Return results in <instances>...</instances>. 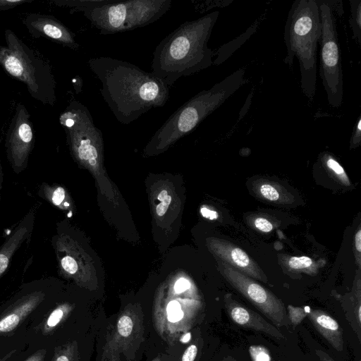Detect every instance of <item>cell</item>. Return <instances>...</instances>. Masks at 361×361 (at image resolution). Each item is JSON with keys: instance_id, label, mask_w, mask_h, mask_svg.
Segmentation results:
<instances>
[{"instance_id": "obj_45", "label": "cell", "mask_w": 361, "mask_h": 361, "mask_svg": "<svg viewBox=\"0 0 361 361\" xmlns=\"http://www.w3.org/2000/svg\"><path fill=\"white\" fill-rule=\"evenodd\" d=\"M153 361H161V360L159 359H158V358H156Z\"/></svg>"}, {"instance_id": "obj_32", "label": "cell", "mask_w": 361, "mask_h": 361, "mask_svg": "<svg viewBox=\"0 0 361 361\" xmlns=\"http://www.w3.org/2000/svg\"><path fill=\"white\" fill-rule=\"evenodd\" d=\"M32 1V0H0V11L10 10L23 4Z\"/></svg>"}, {"instance_id": "obj_40", "label": "cell", "mask_w": 361, "mask_h": 361, "mask_svg": "<svg viewBox=\"0 0 361 361\" xmlns=\"http://www.w3.org/2000/svg\"><path fill=\"white\" fill-rule=\"evenodd\" d=\"M120 354L119 353H112L106 361H120Z\"/></svg>"}, {"instance_id": "obj_38", "label": "cell", "mask_w": 361, "mask_h": 361, "mask_svg": "<svg viewBox=\"0 0 361 361\" xmlns=\"http://www.w3.org/2000/svg\"><path fill=\"white\" fill-rule=\"evenodd\" d=\"M168 207H169V204L161 202L156 207L157 214L159 216H163L166 213V210L168 209Z\"/></svg>"}, {"instance_id": "obj_10", "label": "cell", "mask_w": 361, "mask_h": 361, "mask_svg": "<svg viewBox=\"0 0 361 361\" xmlns=\"http://www.w3.org/2000/svg\"><path fill=\"white\" fill-rule=\"evenodd\" d=\"M34 145L35 133L30 114L23 104L18 103L5 140L7 159L16 173L26 169Z\"/></svg>"}, {"instance_id": "obj_9", "label": "cell", "mask_w": 361, "mask_h": 361, "mask_svg": "<svg viewBox=\"0 0 361 361\" xmlns=\"http://www.w3.org/2000/svg\"><path fill=\"white\" fill-rule=\"evenodd\" d=\"M220 268L228 283L275 325L281 327L288 324L284 305L272 292L224 262H220Z\"/></svg>"}, {"instance_id": "obj_31", "label": "cell", "mask_w": 361, "mask_h": 361, "mask_svg": "<svg viewBox=\"0 0 361 361\" xmlns=\"http://www.w3.org/2000/svg\"><path fill=\"white\" fill-rule=\"evenodd\" d=\"M288 310L289 318L295 325L298 324L306 315L305 311L301 308L293 307L289 305Z\"/></svg>"}, {"instance_id": "obj_21", "label": "cell", "mask_w": 361, "mask_h": 361, "mask_svg": "<svg viewBox=\"0 0 361 361\" xmlns=\"http://www.w3.org/2000/svg\"><path fill=\"white\" fill-rule=\"evenodd\" d=\"M320 163L325 170L341 184L350 186V181L340 163L331 153L326 152L321 154Z\"/></svg>"}, {"instance_id": "obj_13", "label": "cell", "mask_w": 361, "mask_h": 361, "mask_svg": "<svg viewBox=\"0 0 361 361\" xmlns=\"http://www.w3.org/2000/svg\"><path fill=\"white\" fill-rule=\"evenodd\" d=\"M45 294L35 290L23 295L0 312V336L13 332L43 302Z\"/></svg>"}, {"instance_id": "obj_41", "label": "cell", "mask_w": 361, "mask_h": 361, "mask_svg": "<svg viewBox=\"0 0 361 361\" xmlns=\"http://www.w3.org/2000/svg\"><path fill=\"white\" fill-rule=\"evenodd\" d=\"M168 195L167 191L164 190L160 192V193L158 195V200L160 201H163L164 198Z\"/></svg>"}, {"instance_id": "obj_36", "label": "cell", "mask_w": 361, "mask_h": 361, "mask_svg": "<svg viewBox=\"0 0 361 361\" xmlns=\"http://www.w3.org/2000/svg\"><path fill=\"white\" fill-rule=\"evenodd\" d=\"M355 247L358 254L361 252V230L359 228L355 235Z\"/></svg>"}, {"instance_id": "obj_30", "label": "cell", "mask_w": 361, "mask_h": 361, "mask_svg": "<svg viewBox=\"0 0 361 361\" xmlns=\"http://www.w3.org/2000/svg\"><path fill=\"white\" fill-rule=\"evenodd\" d=\"M61 268L68 274H74L77 272L78 267L76 261L69 255L63 257L60 260Z\"/></svg>"}, {"instance_id": "obj_42", "label": "cell", "mask_w": 361, "mask_h": 361, "mask_svg": "<svg viewBox=\"0 0 361 361\" xmlns=\"http://www.w3.org/2000/svg\"><path fill=\"white\" fill-rule=\"evenodd\" d=\"M15 353V350H12L7 354H6L4 357H0V361H7Z\"/></svg>"}, {"instance_id": "obj_29", "label": "cell", "mask_w": 361, "mask_h": 361, "mask_svg": "<svg viewBox=\"0 0 361 361\" xmlns=\"http://www.w3.org/2000/svg\"><path fill=\"white\" fill-rule=\"evenodd\" d=\"M361 142V116H358L357 122L355 123L351 137L350 139V146L351 148H355L360 146Z\"/></svg>"}, {"instance_id": "obj_17", "label": "cell", "mask_w": 361, "mask_h": 361, "mask_svg": "<svg viewBox=\"0 0 361 361\" xmlns=\"http://www.w3.org/2000/svg\"><path fill=\"white\" fill-rule=\"evenodd\" d=\"M307 317L315 329L336 350H343L342 329L334 318L319 310H311L308 312Z\"/></svg>"}, {"instance_id": "obj_22", "label": "cell", "mask_w": 361, "mask_h": 361, "mask_svg": "<svg viewBox=\"0 0 361 361\" xmlns=\"http://www.w3.org/2000/svg\"><path fill=\"white\" fill-rule=\"evenodd\" d=\"M71 311L68 305H60L53 309L40 324L39 329L44 334L51 333L66 317Z\"/></svg>"}, {"instance_id": "obj_39", "label": "cell", "mask_w": 361, "mask_h": 361, "mask_svg": "<svg viewBox=\"0 0 361 361\" xmlns=\"http://www.w3.org/2000/svg\"><path fill=\"white\" fill-rule=\"evenodd\" d=\"M316 354L319 357L321 361H335L328 354L321 350H317Z\"/></svg>"}, {"instance_id": "obj_37", "label": "cell", "mask_w": 361, "mask_h": 361, "mask_svg": "<svg viewBox=\"0 0 361 361\" xmlns=\"http://www.w3.org/2000/svg\"><path fill=\"white\" fill-rule=\"evenodd\" d=\"M201 213L204 217L209 218L211 219H216L217 217V214L215 212L211 211L205 207L201 209Z\"/></svg>"}, {"instance_id": "obj_8", "label": "cell", "mask_w": 361, "mask_h": 361, "mask_svg": "<svg viewBox=\"0 0 361 361\" xmlns=\"http://www.w3.org/2000/svg\"><path fill=\"white\" fill-rule=\"evenodd\" d=\"M59 123L74 155L80 161L95 166L103 145V137L87 107L77 100L71 101L61 113Z\"/></svg>"}, {"instance_id": "obj_3", "label": "cell", "mask_w": 361, "mask_h": 361, "mask_svg": "<svg viewBox=\"0 0 361 361\" xmlns=\"http://www.w3.org/2000/svg\"><path fill=\"white\" fill-rule=\"evenodd\" d=\"M321 21L317 0H296L288 13L283 39L286 47L284 63L292 68L297 58L303 94L312 100L317 90V49Z\"/></svg>"}, {"instance_id": "obj_28", "label": "cell", "mask_w": 361, "mask_h": 361, "mask_svg": "<svg viewBox=\"0 0 361 361\" xmlns=\"http://www.w3.org/2000/svg\"><path fill=\"white\" fill-rule=\"evenodd\" d=\"M250 353L252 361H271V358L267 348L259 346L252 345L250 348Z\"/></svg>"}, {"instance_id": "obj_11", "label": "cell", "mask_w": 361, "mask_h": 361, "mask_svg": "<svg viewBox=\"0 0 361 361\" xmlns=\"http://www.w3.org/2000/svg\"><path fill=\"white\" fill-rule=\"evenodd\" d=\"M143 314L128 309L121 313L114 329L107 335L102 360L106 361L112 353H126L136 347L143 338Z\"/></svg>"}, {"instance_id": "obj_35", "label": "cell", "mask_w": 361, "mask_h": 361, "mask_svg": "<svg viewBox=\"0 0 361 361\" xmlns=\"http://www.w3.org/2000/svg\"><path fill=\"white\" fill-rule=\"evenodd\" d=\"M46 353L45 349L38 350L24 361H44Z\"/></svg>"}, {"instance_id": "obj_24", "label": "cell", "mask_w": 361, "mask_h": 361, "mask_svg": "<svg viewBox=\"0 0 361 361\" xmlns=\"http://www.w3.org/2000/svg\"><path fill=\"white\" fill-rule=\"evenodd\" d=\"M42 190L44 197L55 206L65 208L70 206V204L65 201L66 192L62 187H50L48 184H43Z\"/></svg>"}, {"instance_id": "obj_19", "label": "cell", "mask_w": 361, "mask_h": 361, "mask_svg": "<svg viewBox=\"0 0 361 361\" xmlns=\"http://www.w3.org/2000/svg\"><path fill=\"white\" fill-rule=\"evenodd\" d=\"M279 259L283 267L290 272H303L309 275H316L318 273V262L309 257L279 255Z\"/></svg>"}, {"instance_id": "obj_26", "label": "cell", "mask_w": 361, "mask_h": 361, "mask_svg": "<svg viewBox=\"0 0 361 361\" xmlns=\"http://www.w3.org/2000/svg\"><path fill=\"white\" fill-rule=\"evenodd\" d=\"M167 320L171 323L180 322L183 319L184 312L177 300L170 301L166 306Z\"/></svg>"}, {"instance_id": "obj_6", "label": "cell", "mask_w": 361, "mask_h": 361, "mask_svg": "<svg viewBox=\"0 0 361 361\" xmlns=\"http://www.w3.org/2000/svg\"><path fill=\"white\" fill-rule=\"evenodd\" d=\"M171 0H99L79 9L101 35L123 32L154 23L171 6Z\"/></svg>"}, {"instance_id": "obj_20", "label": "cell", "mask_w": 361, "mask_h": 361, "mask_svg": "<svg viewBox=\"0 0 361 361\" xmlns=\"http://www.w3.org/2000/svg\"><path fill=\"white\" fill-rule=\"evenodd\" d=\"M258 23L252 25L244 33L233 40L221 46L214 54L216 57L213 61L214 65H220L227 60L256 31Z\"/></svg>"}, {"instance_id": "obj_34", "label": "cell", "mask_w": 361, "mask_h": 361, "mask_svg": "<svg viewBox=\"0 0 361 361\" xmlns=\"http://www.w3.org/2000/svg\"><path fill=\"white\" fill-rule=\"evenodd\" d=\"M190 287V282L185 279H178L174 285V290L176 293L180 294L188 290Z\"/></svg>"}, {"instance_id": "obj_12", "label": "cell", "mask_w": 361, "mask_h": 361, "mask_svg": "<svg viewBox=\"0 0 361 361\" xmlns=\"http://www.w3.org/2000/svg\"><path fill=\"white\" fill-rule=\"evenodd\" d=\"M23 23L34 38L44 37L74 50L80 47L75 34L53 16L31 13L25 18Z\"/></svg>"}, {"instance_id": "obj_16", "label": "cell", "mask_w": 361, "mask_h": 361, "mask_svg": "<svg viewBox=\"0 0 361 361\" xmlns=\"http://www.w3.org/2000/svg\"><path fill=\"white\" fill-rule=\"evenodd\" d=\"M34 221L33 212H30L20 222L13 233L0 247V277L7 269L10 261L19 247L31 233Z\"/></svg>"}, {"instance_id": "obj_43", "label": "cell", "mask_w": 361, "mask_h": 361, "mask_svg": "<svg viewBox=\"0 0 361 361\" xmlns=\"http://www.w3.org/2000/svg\"><path fill=\"white\" fill-rule=\"evenodd\" d=\"M2 183H3V171H2V167L0 162V200H1V191L2 188Z\"/></svg>"}, {"instance_id": "obj_7", "label": "cell", "mask_w": 361, "mask_h": 361, "mask_svg": "<svg viewBox=\"0 0 361 361\" xmlns=\"http://www.w3.org/2000/svg\"><path fill=\"white\" fill-rule=\"evenodd\" d=\"M317 2L321 21L319 76L329 104L339 108L343 97V75L334 5L329 0Z\"/></svg>"}, {"instance_id": "obj_27", "label": "cell", "mask_w": 361, "mask_h": 361, "mask_svg": "<svg viewBox=\"0 0 361 361\" xmlns=\"http://www.w3.org/2000/svg\"><path fill=\"white\" fill-rule=\"evenodd\" d=\"M249 223L253 228L262 233H269L274 227L271 221L261 216L251 217Z\"/></svg>"}, {"instance_id": "obj_46", "label": "cell", "mask_w": 361, "mask_h": 361, "mask_svg": "<svg viewBox=\"0 0 361 361\" xmlns=\"http://www.w3.org/2000/svg\"><path fill=\"white\" fill-rule=\"evenodd\" d=\"M271 361H274V360H271Z\"/></svg>"}, {"instance_id": "obj_14", "label": "cell", "mask_w": 361, "mask_h": 361, "mask_svg": "<svg viewBox=\"0 0 361 361\" xmlns=\"http://www.w3.org/2000/svg\"><path fill=\"white\" fill-rule=\"evenodd\" d=\"M213 247L224 262L252 279L267 282V277L261 267L238 245L226 240L216 239Z\"/></svg>"}, {"instance_id": "obj_1", "label": "cell", "mask_w": 361, "mask_h": 361, "mask_svg": "<svg viewBox=\"0 0 361 361\" xmlns=\"http://www.w3.org/2000/svg\"><path fill=\"white\" fill-rule=\"evenodd\" d=\"M87 63L102 83V97L122 124H130L152 108L164 106L169 98V87L164 82L128 61L98 56Z\"/></svg>"}, {"instance_id": "obj_18", "label": "cell", "mask_w": 361, "mask_h": 361, "mask_svg": "<svg viewBox=\"0 0 361 361\" xmlns=\"http://www.w3.org/2000/svg\"><path fill=\"white\" fill-rule=\"evenodd\" d=\"M252 190L259 198L269 202L288 204L294 200L293 197L280 184L266 179L253 181Z\"/></svg>"}, {"instance_id": "obj_25", "label": "cell", "mask_w": 361, "mask_h": 361, "mask_svg": "<svg viewBox=\"0 0 361 361\" xmlns=\"http://www.w3.org/2000/svg\"><path fill=\"white\" fill-rule=\"evenodd\" d=\"M76 345L70 343L55 350L52 361H75L76 358Z\"/></svg>"}, {"instance_id": "obj_44", "label": "cell", "mask_w": 361, "mask_h": 361, "mask_svg": "<svg viewBox=\"0 0 361 361\" xmlns=\"http://www.w3.org/2000/svg\"><path fill=\"white\" fill-rule=\"evenodd\" d=\"M162 202L169 205L171 202V197L170 195H167Z\"/></svg>"}, {"instance_id": "obj_4", "label": "cell", "mask_w": 361, "mask_h": 361, "mask_svg": "<svg viewBox=\"0 0 361 361\" xmlns=\"http://www.w3.org/2000/svg\"><path fill=\"white\" fill-rule=\"evenodd\" d=\"M245 82V70L239 68L209 90L193 96L173 112L155 132L149 142V149H163L191 133Z\"/></svg>"}, {"instance_id": "obj_2", "label": "cell", "mask_w": 361, "mask_h": 361, "mask_svg": "<svg viewBox=\"0 0 361 361\" xmlns=\"http://www.w3.org/2000/svg\"><path fill=\"white\" fill-rule=\"evenodd\" d=\"M219 11L182 23L164 37L153 52L152 73L169 87L213 64V51L208 42Z\"/></svg>"}, {"instance_id": "obj_23", "label": "cell", "mask_w": 361, "mask_h": 361, "mask_svg": "<svg viewBox=\"0 0 361 361\" xmlns=\"http://www.w3.org/2000/svg\"><path fill=\"white\" fill-rule=\"evenodd\" d=\"M349 25L352 31V37L361 45V1L350 0Z\"/></svg>"}, {"instance_id": "obj_15", "label": "cell", "mask_w": 361, "mask_h": 361, "mask_svg": "<svg viewBox=\"0 0 361 361\" xmlns=\"http://www.w3.org/2000/svg\"><path fill=\"white\" fill-rule=\"evenodd\" d=\"M224 300L226 312L236 324L263 332L274 338H284V336L277 328L255 312L236 301L230 294L225 295Z\"/></svg>"}, {"instance_id": "obj_5", "label": "cell", "mask_w": 361, "mask_h": 361, "mask_svg": "<svg viewBox=\"0 0 361 361\" xmlns=\"http://www.w3.org/2000/svg\"><path fill=\"white\" fill-rule=\"evenodd\" d=\"M0 46V66L11 78L23 82L30 96L43 104L56 102V82L49 61L6 29Z\"/></svg>"}, {"instance_id": "obj_33", "label": "cell", "mask_w": 361, "mask_h": 361, "mask_svg": "<svg viewBox=\"0 0 361 361\" xmlns=\"http://www.w3.org/2000/svg\"><path fill=\"white\" fill-rule=\"evenodd\" d=\"M197 354V348L195 344L189 345L182 355V361H194Z\"/></svg>"}]
</instances>
